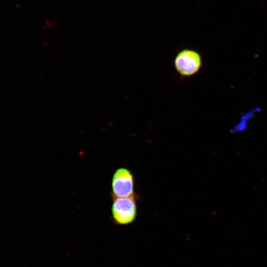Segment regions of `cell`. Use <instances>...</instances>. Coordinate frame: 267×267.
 <instances>
[{
    "label": "cell",
    "instance_id": "obj_3",
    "mask_svg": "<svg viewBox=\"0 0 267 267\" xmlns=\"http://www.w3.org/2000/svg\"><path fill=\"white\" fill-rule=\"evenodd\" d=\"M111 187V196L128 197L134 195V177L133 174L126 168L117 169L113 176Z\"/></svg>",
    "mask_w": 267,
    "mask_h": 267
},
{
    "label": "cell",
    "instance_id": "obj_1",
    "mask_svg": "<svg viewBox=\"0 0 267 267\" xmlns=\"http://www.w3.org/2000/svg\"><path fill=\"white\" fill-rule=\"evenodd\" d=\"M111 197L113 199L111 211L114 222L120 225L132 223L137 214L134 195L128 197Z\"/></svg>",
    "mask_w": 267,
    "mask_h": 267
},
{
    "label": "cell",
    "instance_id": "obj_2",
    "mask_svg": "<svg viewBox=\"0 0 267 267\" xmlns=\"http://www.w3.org/2000/svg\"><path fill=\"white\" fill-rule=\"evenodd\" d=\"M202 64V58L197 51L183 49L179 51L174 60L177 72L182 77H190L197 73Z\"/></svg>",
    "mask_w": 267,
    "mask_h": 267
}]
</instances>
